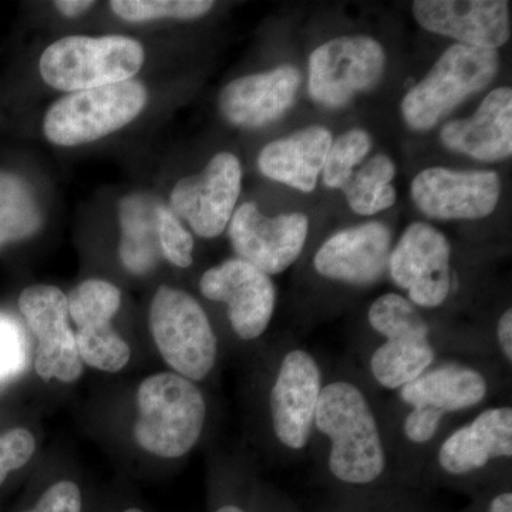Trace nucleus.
Segmentation results:
<instances>
[{"instance_id":"obj_9","label":"nucleus","mask_w":512,"mask_h":512,"mask_svg":"<svg viewBox=\"0 0 512 512\" xmlns=\"http://www.w3.org/2000/svg\"><path fill=\"white\" fill-rule=\"evenodd\" d=\"M390 279L417 308H439L451 291V247L443 232L414 222L390 252Z\"/></svg>"},{"instance_id":"obj_11","label":"nucleus","mask_w":512,"mask_h":512,"mask_svg":"<svg viewBox=\"0 0 512 512\" xmlns=\"http://www.w3.org/2000/svg\"><path fill=\"white\" fill-rule=\"evenodd\" d=\"M242 168L234 154H217L202 173L178 181L170 195V211L187 221L201 238L224 232L241 192Z\"/></svg>"},{"instance_id":"obj_30","label":"nucleus","mask_w":512,"mask_h":512,"mask_svg":"<svg viewBox=\"0 0 512 512\" xmlns=\"http://www.w3.org/2000/svg\"><path fill=\"white\" fill-rule=\"evenodd\" d=\"M372 150V138L365 130L353 128L332 141L323 165V184L328 188H342L353 175V168L365 160Z\"/></svg>"},{"instance_id":"obj_38","label":"nucleus","mask_w":512,"mask_h":512,"mask_svg":"<svg viewBox=\"0 0 512 512\" xmlns=\"http://www.w3.org/2000/svg\"><path fill=\"white\" fill-rule=\"evenodd\" d=\"M338 512H421L417 510H410L409 507H386V508H376V510H370V508H366V510H342Z\"/></svg>"},{"instance_id":"obj_39","label":"nucleus","mask_w":512,"mask_h":512,"mask_svg":"<svg viewBox=\"0 0 512 512\" xmlns=\"http://www.w3.org/2000/svg\"><path fill=\"white\" fill-rule=\"evenodd\" d=\"M120 512H146L143 510V508L140 507H126L123 508Z\"/></svg>"},{"instance_id":"obj_31","label":"nucleus","mask_w":512,"mask_h":512,"mask_svg":"<svg viewBox=\"0 0 512 512\" xmlns=\"http://www.w3.org/2000/svg\"><path fill=\"white\" fill-rule=\"evenodd\" d=\"M19 320L0 312V389L25 372L29 343Z\"/></svg>"},{"instance_id":"obj_26","label":"nucleus","mask_w":512,"mask_h":512,"mask_svg":"<svg viewBox=\"0 0 512 512\" xmlns=\"http://www.w3.org/2000/svg\"><path fill=\"white\" fill-rule=\"evenodd\" d=\"M370 328L392 338H430V326L409 299L399 293H384L367 312Z\"/></svg>"},{"instance_id":"obj_37","label":"nucleus","mask_w":512,"mask_h":512,"mask_svg":"<svg viewBox=\"0 0 512 512\" xmlns=\"http://www.w3.org/2000/svg\"><path fill=\"white\" fill-rule=\"evenodd\" d=\"M93 5L92 0H59V2H55L56 9L67 18H76V16L83 15Z\"/></svg>"},{"instance_id":"obj_24","label":"nucleus","mask_w":512,"mask_h":512,"mask_svg":"<svg viewBox=\"0 0 512 512\" xmlns=\"http://www.w3.org/2000/svg\"><path fill=\"white\" fill-rule=\"evenodd\" d=\"M40 225L42 214L29 184L0 171V248L32 237Z\"/></svg>"},{"instance_id":"obj_29","label":"nucleus","mask_w":512,"mask_h":512,"mask_svg":"<svg viewBox=\"0 0 512 512\" xmlns=\"http://www.w3.org/2000/svg\"><path fill=\"white\" fill-rule=\"evenodd\" d=\"M111 9L127 22L141 23L157 19L190 20L210 12L208 0H113Z\"/></svg>"},{"instance_id":"obj_8","label":"nucleus","mask_w":512,"mask_h":512,"mask_svg":"<svg viewBox=\"0 0 512 512\" xmlns=\"http://www.w3.org/2000/svg\"><path fill=\"white\" fill-rule=\"evenodd\" d=\"M19 309L37 340V376L45 382L74 383L79 380L83 362L69 322L67 296L56 286H29L20 293Z\"/></svg>"},{"instance_id":"obj_10","label":"nucleus","mask_w":512,"mask_h":512,"mask_svg":"<svg viewBox=\"0 0 512 512\" xmlns=\"http://www.w3.org/2000/svg\"><path fill=\"white\" fill-rule=\"evenodd\" d=\"M322 389V370L315 357L303 349L289 350L269 394L272 430L288 450H305L311 441Z\"/></svg>"},{"instance_id":"obj_16","label":"nucleus","mask_w":512,"mask_h":512,"mask_svg":"<svg viewBox=\"0 0 512 512\" xmlns=\"http://www.w3.org/2000/svg\"><path fill=\"white\" fill-rule=\"evenodd\" d=\"M392 234L382 222H367L326 239L313 265L323 278L353 286H369L382 279L389 266Z\"/></svg>"},{"instance_id":"obj_17","label":"nucleus","mask_w":512,"mask_h":512,"mask_svg":"<svg viewBox=\"0 0 512 512\" xmlns=\"http://www.w3.org/2000/svg\"><path fill=\"white\" fill-rule=\"evenodd\" d=\"M512 457V409L490 407L476 419L454 430L441 443L437 461L451 477H466L484 470L491 461Z\"/></svg>"},{"instance_id":"obj_7","label":"nucleus","mask_w":512,"mask_h":512,"mask_svg":"<svg viewBox=\"0 0 512 512\" xmlns=\"http://www.w3.org/2000/svg\"><path fill=\"white\" fill-rule=\"evenodd\" d=\"M386 55L372 37L343 36L313 50L309 94L320 106L340 109L382 79Z\"/></svg>"},{"instance_id":"obj_21","label":"nucleus","mask_w":512,"mask_h":512,"mask_svg":"<svg viewBox=\"0 0 512 512\" xmlns=\"http://www.w3.org/2000/svg\"><path fill=\"white\" fill-rule=\"evenodd\" d=\"M488 382L480 370L460 363L431 366L399 390L400 400L412 407H431L443 414L460 413L483 403Z\"/></svg>"},{"instance_id":"obj_34","label":"nucleus","mask_w":512,"mask_h":512,"mask_svg":"<svg viewBox=\"0 0 512 512\" xmlns=\"http://www.w3.org/2000/svg\"><path fill=\"white\" fill-rule=\"evenodd\" d=\"M23 512H84L82 488L72 480L56 481Z\"/></svg>"},{"instance_id":"obj_18","label":"nucleus","mask_w":512,"mask_h":512,"mask_svg":"<svg viewBox=\"0 0 512 512\" xmlns=\"http://www.w3.org/2000/svg\"><path fill=\"white\" fill-rule=\"evenodd\" d=\"M299 86L301 73L289 64L271 72L241 77L222 90V116L237 127H264L291 109Z\"/></svg>"},{"instance_id":"obj_13","label":"nucleus","mask_w":512,"mask_h":512,"mask_svg":"<svg viewBox=\"0 0 512 512\" xmlns=\"http://www.w3.org/2000/svg\"><path fill=\"white\" fill-rule=\"evenodd\" d=\"M204 298L227 305L228 319L238 338L264 335L274 316L276 289L271 276L239 258L228 259L201 276Z\"/></svg>"},{"instance_id":"obj_23","label":"nucleus","mask_w":512,"mask_h":512,"mask_svg":"<svg viewBox=\"0 0 512 512\" xmlns=\"http://www.w3.org/2000/svg\"><path fill=\"white\" fill-rule=\"evenodd\" d=\"M430 338L384 339L370 356V373L386 390H400L423 375L436 362Z\"/></svg>"},{"instance_id":"obj_27","label":"nucleus","mask_w":512,"mask_h":512,"mask_svg":"<svg viewBox=\"0 0 512 512\" xmlns=\"http://www.w3.org/2000/svg\"><path fill=\"white\" fill-rule=\"evenodd\" d=\"M67 305L77 329L106 325L119 312L121 292L110 282L89 279L69 293Z\"/></svg>"},{"instance_id":"obj_19","label":"nucleus","mask_w":512,"mask_h":512,"mask_svg":"<svg viewBox=\"0 0 512 512\" xmlns=\"http://www.w3.org/2000/svg\"><path fill=\"white\" fill-rule=\"evenodd\" d=\"M444 146L484 163L512 153V90L500 87L485 97L470 119L448 121L441 128Z\"/></svg>"},{"instance_id":"obj_40","label":"nucleus","mask_w":512,"mask_h":512,"mask_svg":"<svg viewBox=\"0 0 512 512\" xmlns=\"http://www.w3.org/2000/svg\"><path fill=\"white\" fill-rule=\"evenodd\" d=\"M481 512H485L484 508H483V511H481Z\"/></svg>"},{"instance_id":"obj_2","label":"nucleus","mask_w":512,"mask_h":512,"mask_svg":"<svg viewBox=\"0 0 512 512\" xmlns=\"http://www.w3.org/2000/svg\"><path fill=\"white\" fill-rule=\"evenodd\" d=\"M207 420V403L195 382L177 373L144 379L137 392L134 437L151 456L180 458L197 446Z\"/></svg>"},{"instance_id":"obj_28","label":"nucleus","mask_w":512,"mask_h":512,"mask_svg":"<svg viewBox=\"0 0 512 512\" xmlns=\"http://www.w3.org/2000/svg\"><path fill=\"white\" fill-rule=\"evenodd\" d=\"M74 335L80 359L93 369L116 373L130 360V346L111 323L77 329Z\"/></svg>"},{"instance_id":"obj_20","label":"nucleus","mask_w":512,"mask_h":512,"mask_svg":"<svg viewBox=\"0 0 512 512\" xmlns=\"http://www.w3.org/2000/svg\"><path fill=\"white\" fill-rule=\"evenodd\" d=\"M332 133L311 126L265 146L258 158L261 173L302 192H312L332 146Z\"/></svg>"},{"instance_id":"obj_32","label":"nucleus","mask_w":512,"mask_h":512,"mask_svg":"<svg viewBox=\"0 0 512 512\" xmlns=\"http://www.w3.org/2000/svg\"><path fill=\"white\" fill-rule=\"evenodd\" d=\"M158 239L163 258L178 268H188L192 265V251L194 239L190 232L181 224L180 220L170 211V208L161 204L158 208Z\"/></svg>"},{"instance_id":"obj_35","label":"nucleus","mask_w":512,"mask_h":512,"mask_svg":"<svg viewBox=\"0 0 512 512\" xmlns=\"http://www.w3.org/2000/svg\"><path fill=\"white\" fill-rule=\"evenodd\" d=\"M446 414L431 407H412L403 421V433L413 444L430 443L439 433Z\"/></svg>"},{"instance_id":"obj_15","label":"nucleus","mask_w":512,"mask_h":512,"mask_svg":"<svg viewBox=\"0 0 512 512\" xmlns=\"http://www.w3.org/2000/svg\"><path fill=\"white\" fill-rule=\"evenodd\" d=\"M413 13L421 28L477 49L497 50L511 36L510 3L500 0H419Z\"/></svg>"},{"instance_id":"obj_33","label":"nucleus","mask_w":512,"mask_h":512,"mask_svg":"<svg viewBox=\"0 0 512 512\" xmlns=\"http://www.w3.org/2000/svg\"><path fill=\"white\" fill-rule=\"evenodd\" d=\"M35 451V436L29 430L13 429L0 436V487L12 471L29 463Z\"/></svg>"},{"instance_id":"obj_36","label":"nucleus","mask_w":512,"mask_h":512,"mask_svg":"<svg viewBox=\"0 0 512 512\" xmlns=\"http://www.w3.org/2000/svg\"><path fill=\"white\" fill-rule=\"evenodd\" d=\"M497 339L500 345L501 353L508 363H512V311L508 308L501 315L497 325Z\"/></svg>"},{"instance_id":"obj_14","label":"nucleus","mask_w":512,"mask_h":512,"mask_svg":"<svg viewBox=\"0 0 512 512\" xmlns=\"http://www.w3.org/2000/svg\"><path fill=\"white\" fill-rule=\"evenodd\" d=\"M500 177L494 171L427 168L414 177L412 198L434 220H481L500 200Z\"/></svg>"},{"instance_id":"obj_4","label":"nucleus","mask_w":512,"mask_h":512,"mask_svg":"<svg viewBox=\"0 0 512 512\" xmlns=\"http://www.w3.org/2000/svg\"><path fill=\"white\" fill-rule=\"evenodd\" d=\"M498 53L466 45L448 47L429 74L404 96L402 116L416 131L430 130L497 76Z\"/></svg>"},{"instance_id":"obj_22","label":"nucleus","mask_w":512,"mask_h":512,"mask_svg":"<svg viewBox=\"0 0 512 512\" xmlns=\"http://www.w3.org/2000/svg\"><path fill=\"white\" fill-rule=\"evenodd\" d=\"M161 202L147 194H133L120 202V259L130 274L143 276L156 269L163 258L158 239V208Z\"/></svg>"},{"instance_id":"obj_6","label":"nucleus","mask_w":512,"mask_h":512,"mask_svg":"<svg viewBox=\"0 0 512 512\" xmlns=\"http://www.w3.org/2000/svg\"><path fill=\"white\" fill-rule=\"evenodd\" d=\"M146 103V87L133 79L82 90L63 97L47 110L43 130L56 146L92 143L127 126Z\"/></svg>"},{"instance_id":"obj_3","label":"nucleus","mask_w":512,"mask_h":512,"mask_svg":"<svg viewBox=\"0 0 512 512\" xmlns=\"http://www.w3.org/2000/svg\"><path fill=\"white\" fill-rule=\"evenodd\" d=\"M144 63V49L126 36H69L52 43L39 69L50 87L82 92L133 79Z\"/></svg>"},{"instance_id":"obj_5","label":"nucleus","mask_w":512,"mask_h":512,"mask_svg":"<svg viewBox=\"0 0 512 512\" xmlns=\"http://www.w3.org/2000/svg\"><path fill=\"white\" fill-rule=\"evenodd\" d=\"M150 330L174 373L201 382L217 362L218 342L207 313L190 293L160 286L150 306Z\"/></svg>"},{"instance_id":"obj_1","label":"nucleus","mask_w":512,"mask_h":512,"mask_svg":"<svg viewBox=\"0 0 512 512\" xmlns=\"http://www.w3.org/2000/svg\"><path fill=\"white\" fill-rule=\"evenodd\" d=\"M315 429L329 440L328 467L339 484L372 487L386 471L379 423L365 393L348 380L323 384Z\"/></svg>"},{"instance_id":"obj_12","label":"nucleus","mask_w":512,"mask_h":512,"mask_svg":"<svg viewBox=\"0 0 512 512\" xmlns=\"http://www.w3.org/2000/svg\"><path fill=\"white\" fill-rule=\"evenodd\" d=\"M308 231V217L301 212L269 218L247 202L232 215L229 239L239 259L271 276L282 274L299 258Z\"/></svg>"},{"instance_id":"obj_25","label":"nucleus","mask_w":512,"mask_h":512,"mask_svg":"<svg viewBox=\"0 0 512 512\" xmlns=\"http://www.w3.org/2000/svg\"><path fill=\"white\" fill-rule=\"evenodd\" d=\"M396 174V165L392 158L377 154L340 190L345 192L349 207L359 215H373L393 207L396 202V190L392 181Z\"/></svg>"}]
</instances>
